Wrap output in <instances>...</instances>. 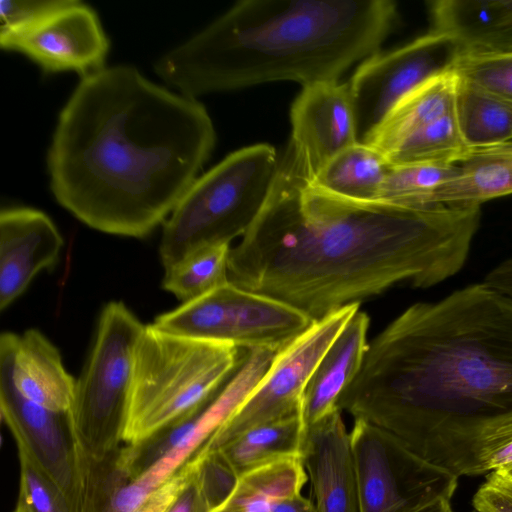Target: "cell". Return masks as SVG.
I'll return each instance as SVG.
<instances>
[{
  "label": "cell",
  "instance_id": "6da1fadb",
  "mask_svg": "<svg viewBox=\"0 0 512 512\" xmlns=\"http://www.w3.org/2000/svg\"><path fill=\"white\" fill-rule=\"evenodd\" d=\"M480 206L405 207L328 193L287 148L268 199L230 249L229 281L314 322L408 283L428 288L464 265Z\"/></svg>",
  "mask_w": 512,
  "mask_h": 512
},
{
  "label": "cell",
  "instance_id": "7a4b0ae2",
  "mask_svg": "<svg viewBox=\"0 0 512 512\" xmlns=\"http://www.w3.org/2000/svg\"><path fill=\"white\" fill-rule=\"evenodd\" d=\"M215 139L196 98L132 66L105 67L82 77L59 114L47 158L50 188L87 226L143 238L170 216Z\"/></svg>",
  "mask_w": 512,
  "mask_h": 512
},
{
  "label": "cell",
  "instance_id": "3957f363",
  "mask_svg": "<svg viewBox=\"0 0 512 512\" xmlns=\"http://www.w3.org/2000/svg\"><path fill=\"white\" fill-rule=\"evenodd\" d=\"M338 408L413 452L438 428L512 416V302L481 283L411 305L368 343Z\"/></svg>",
  "mask_w": 512,
  "mask_h": 512
},
{
  "label": "cell",
  "instance_id": "277c9868",
  "mask_svg": "<svg viewBox=\"0 0 512 512\" xmlns=\"http://www.w3.org/2000/svg\"><path fill=\"white\" fill-rule=\"evenodd\" d=\"M396 18L390 0H244L154 68L192 98L272 81L336 82L379 52Z\"/></svg>",
  "mask_w": 512,
  "mask_h": 512
},
{
  "label": "cell",
  "instance_id": "5b68a950",
  "mask_svg": "<svg viewBox=\"0 0 512 512\" xmlns=\"http://www.w3.org/2000/svg\"><path fill=\"white\" fill-rule=\"evenodd\" d=\"M245 349L145 328L138 340L123 443H137L210 400Z\"/></svg>",
  "mask_w": 512,
  "mask_h": 512
},
{
  "label": "cell",
  "instance_id": "8992f818",
  "mask_svg": "<svg viewBox=\"0 0 512 512\" xmlns=\"http://www.w3.org/2000/svg\"><path fill=\"white\" fill-rule=\"evenodd\" d=\"M279 161L272 146L256 144L197 177L164 222L159 245L164 268L201 248L243 237L268 199Z\"/></svg>",
  "mask_w": 512,
  "mask_h": 512
},
{
  "label": "cell",
  "instance_id": "52a82bcc",
  "mask_svg": "<svg viewBox=\"0 0 512 512\" xmlns=\"http://www.w3.org/2000/svg\"><path fill=\"white\" fill-rule=\"evenodd\" d=\"M144 328L122 302H109L101 311L70 409L77 442L89 458L101 459L123 442L135 350Z\"/></svg>",
  "mask_w": 512,
  "mask_h": 512
},
{
  "label": "cell",
  "instance_id": "ba28073f",
  "mask_svg": "<svg viewBox=\"0 0 512 512\" xmlns=\"http://www.w3.org/2000/svg\"><path fill=\"white\" fill-rule=\"evenodd\" d=\"M314 321L295 308L228 281L212 292L161 314L152 325L162 331L227 343L240 349L278 352Z\"/></svg>",
  "mask_w": 512,
  "mask_h": 512
},
{
  "label": "cell",
  "instance_id": "9c48e42d",
  "mask_svg": "<svg viewBox=\"0 0 512 512\" xmlns=\"http://www.w3.org/2000/svg\"><path fill=\"white\" fill-rule=\"evenodd\" d=\"M350 443L361 512H417L457 488L458 477L364 420H354Z\"/></svg>",
  "mask_w": 512,
  "mask_h": 512
},
{
  "label": "cell",
  "instance_id": "30bf717a",
  "mask_svg": "<svg viewBox=\"0 0 512 512\" xmlns=\"http://www.w3.org/2000/svg\"><path fill=\"white\" fill-rule=\"evenodd\" d=\"M359 307L360 304H351L336 310L278 351L240 408L193 456L216 450L252 427L301 414L302 394L309 378Z\"/></svg>",
  "mask_w": 512,
  "mask_h": 512
},
{
  "label": "cell",
  "instance_id": "8fae6325",
  "mask_svg": "<svg viewBox=\"0 0 512 512\" xmlns=\"http://www.w3.org/2000/svg\"><path fill=\"white\" fill-rule=\"evenodd\" d=\"M16 334L0 338V409L18 452L24 453L81 512L85 455L77 442L70 411H53L21 396L12 381Z\"/></svg>",
  "mask_w": 512,
  "mask_h": 512
},
{
  "label": "cell",
  "instance_id": "7c38bea8",
  "mask_svg": "<svg viewBox=\"0 0 512 512\" xmlns=\"http://www.w3.org/2000/svg\"><path fill=\"white\" fill-rule=\"evenodd\" d=\"M459 46L435 30L364 60L348 83L358 143H365L394 105L429 78L451 69Z\"/></svg>",
  "mask_w": 512,
  "mask_h": 512
},
{
  "label": "cell",
  "instance_id": "4fadbf2b",
  "mask_svg": "<svg viewBox=\"0 0 512 512\" xmlns=\"http://www.w3.org/2000/svg\"><path fill=\"white\" fill-rule=\"evenodd\" d=\"M0 46L26 55L46 72L74 71L86 77L105 68L109 41L96 12L69 0L36 25L0 39Z\"/></svg>",
  "mask_w": 512,
  "mask_h": 512
},
{
  "label": "cell",
  "instance_id": "5bb4252c",
  "mask_svg": "<svg viewBox=\"0 0 512 512\" xmlns=\"http://www.w3.org/2000/svg\"><path fill=\"white\" fill-rule=\"evenodd\" d=\"M290 117L287 148L310 179L338 153L358 143L348 84L319 82L303 87Z\"/></svg>",
  "mask_w": 512,
  "mask_h": 512
},
{
  "label": "cell",
  "instance_id": "9a60e30c",
  "mask_svg": "<svg viewBox=\"0 0 512 512\" xmlns=\"http://www.w3.org/2000/svg\"><path fill=\"white\" fill-rule=\"evenodd\" d=\"M64 241L51 218L29 207L0 213V308L10 306L34 277L57 263Z\"/></svg>",
  "mask_w": 512,
  "mask_h": 512
},
{
  "label": "cell",
  "instance_id": "2e32d148",
  "mask_svg": "<svg viewBox=\"0 0 512 512\" xmlns=\"http://www.w3.org/2000/svg\"><path fill=\"white\" fill-rule=\"evenodd\" d=\"M336 409L306 427L302 463L317 512H361L350 432Z\"/></svg>",
  "mask_w": 512,
  "mask_h": 512
},
{
  "label": "cell",
  "instance_id": "e0dca14e",
  "mask_svg": "<svg viewBox=\"0 0 512 512\" xmlns=\"http://www.w3.org/2000/svg\"><path fill=\"white\" fill-rule=\"evenodd\" d=\"M370 318L358 310L324 353L301 399L305 427L338 408L343 392L359 373L368 348Z\"/></svg>",
  "mask_w": 512,
  "mask_h": 512
},
{
  "label": "cell",
  "instance_id": "ac0fdd59",
  "mask_svg": "<svg viewBox=\"0 0 512 512\" xmlns=\"http://www.w3.org/2000/svg\"><path fill=\"white\" fill-rule=\"evenodd\" d=\"M433 27L451 38L461 54L512 52V0L430 2Z\"/></svg>",
  "mask_w": 512,
  "mask_h": 512
},
{
  "label": "cell",
  "instance_id": "d6986e66",
  "mask_svg": "<svg viewBox=\"0 0 512 512\" xmlns=\"http://www.w3.org/2000/svg\"><path fill=\"white\" fill-rule=\"evenodd\" d=\"M12 381L27 400L53 411H70L76 380L63 366L59 350L38 330L16 336Z\"/></svg>",
  "mask_w": 512,
  "mask_h": 512
},
{
  "label": "cell",
  "instance_id": "ffe728a7",
  "mask_svg": "<svg viewBox=\"0 0 512 512\" xmlns=\"http://www.w3.org/2000/svg\"><path fill=\"white\" fill-rule=\"evenodd\" d=\"M459 77L453 67L402 97L364 144L386 155L404 139L454 110Z\"/></svg>",
  "mask_w": 512,
  "mask_h": 512
},
{
  "label": "cell",
  "instance_id": "44dd1931",
  "mask_svg": "<svg viewBox=\"0 0 512 512\" xmlns=\"http://www.w3.org/2000/svg\"><path fill=\"white\" fill-rule=\"evenodd\" d=\"M512 194V141L472 148L456 173L434 194L432 204L480 206Z\"/></svg>",
  "mask_w": 512,
  "mask_h": 512
},
{
  "label": "cell",
  "instance_id": "7402d4cb",
  "mask_svg": "<svg viewBox=\"0 0 512 512\" xmlns=\"http://www.w3.org/2000/svg\"><path fill=\"white\" fill-rule=\"evenodd\" d=\"M305 433L299 414L252 427L216 450L224 454L240 477L279 460L301 458Z\"/></svg>",
  "mask_w": 512,
  "mask_h": 512
},
{
  "label": "cell",
  "instance_id": "603a6c76",
  "mask_svg": "<svg viewBox=\"0 0 512 512\" xmlns=\"http://www.w3.org/2000/svg\"><path fill=\"white\" fill-rule=\"evenodd\" d=\"M392 165L376 148L356 143L333 157L310 182L347 199L378 201L381 187Z\"/></svg>",
  "mask_w": 512,
  "mask_h": 512
},
{
  "label": "cell",
  "instance_id": "cb8c5ba5",
  "mask_svg": "<svg viewBox=\"0 0 512 512\" xmlns=\"http://www.w3.org/2000/svg\"><path fill=\"white\" fill-rule=\"evenodd\" d=\"M120 447L101 459L84 454L81 512H132L154 491L131 477L121 460Z\"/></svg>",
  "mask_w": 512,
  "mask_h": 512
},
{
  "label": "cell",
  "instance_id": "d4e9b609",
  "mask_svg": "<svg viewBox=\"0 0 512 512\" xmlns=\"http://www.w3.org/2000/svg\"><path fill=\"white\" fill-rule=\"evenodd\" d=\"M454 113L471 149L512 141V102L487 93L460 77Z\"/></svg>",
  "mask_w": 512,
  "mask_h": 512
},
{
  "label": "cell",
  "instance_id": "484cf974",
  "mask_svg": "<svg viewBox=\"0 0 512 512\" xmlns=\"http://www.w3.org/2000/svg\"><path fill=\"white\" fill-rule=\"evenodd\" d=\"M306 480L301 458L270 463L240 476L230 497L212 512H273L277 499L301 493Z\"/></svg>",
  "mask_w": 512,
  "mask_h": 512
},
{
  "label": "cell",
  "instance_id": "4316f807",
  "mask_svg": "<svg viewBox=\"0 0 512 512\" xmlns=\"http://www.w3.org/2000/svg\"><path fill=\"white\" fill-rule=\"evenodd\" d=\"M471 148L459 129L454 110L410 135L385 156L391 165H458Z\"/></svg>",
  "mask_w": 512,
  "mask_h": 512
},
{
  "label": "cell",
  "instance_id": "83f0119b",
  "mask_svg": "<svg viewBox=\"0 0 512 512\" xmlns=\"http://www.w3.org/2000/svg\"><path fill=\"white\" fill-rule=\"evenodd\" d=\"M230 249L229 244H221L196 250L165 269L163 289L186 303L224 285L229 281Z\"/></svg>",
  "mask_w": 512,
  "mask_h": 512
},
{
  "label": "cell",
  "instance_id": "f1b7e54d",
  "mask_svg": "<svg viewBox=\"0 0 512 512\" xmlns=\"http://www.w3.org/2000/svg\"><path fill=\"white\" fill-rule=\"evenodd\" d=\"M457 171V165H392L378 201L405 207L431 206L436 191Z\"/></svg>",
  "mask_w": 512,
  "mask_h": 512
},
{
  "label": "cell",
  "instance_id": "f546056e",
  "mask_svg": "<svg viewBox=\"0 0 512 512\" xmlns=\"http://www.w3.org/2000/svg\"><path fill=\"white\" fill-rule=\"evenodd\" d=\"M453 69L461 79L512 102V52L461 54Z\"/></svg>",
  "mask_w": 512,
  "mask_h": 512
},
{
  "label": "cell",
  "instance_id": "4dcf8cb0",
  "mask_svg": "<svg viewBox=\"0 0 512 512\" xmlns=\"http://www.w3.org/2000/svg\"><path fill=\"white\" fill-rule=\"evenodd\" d=\"M210 512L220 507L232 494L239 475L220 450L195 455L187 461Z\"/></svg>",
  "mask_w": 512,
  "mask_h": 512
},
{
  "label": "cell",
  "instance_id": "1f68e13d",
  "mask_svg": "<svg viewBox=\"0 0 512 512\" xmlns=\"http://www.w3.org/2000/svg\"><path fill=\"white\" fill-rule=\"evenodd\" d=\"M20 463L17 503L27 512H75L59 488L24 453Z\"/></svg>",
  "mask_w": 512,
  "mask_h": 512
},
{
  "label": "cell",
  "instance_id": "d6a6232c",
  "mask_svg": "<svg viewBox=\"0 0 512 512\" xmlns=\"http://www.w3.org/2000/svg\"><path fill=\"white\" fill-rule=\"evenodd\" d=\"M69 0H1L0 39L15 35L36 25Z\"/></svg>",
  "mask_w": 512,
  "mask_h": 512
},
{
  "label": "cell",
  "instance_id": "836d02e7",
  "mask_svg": "<svg viewBox=\"0 0 512 512\" xmlns=\"http://www.w3.org/2000/svg\"><path fill=\"white\" fill-rule=\"evenodd\" d=\"M472 503L479 512H512V480L496 471L489 473Z\"/></svg>",
  "mask_w": 512,
  "mask_h": 512
},
{
  "label": "cell",
  "instance_id": "e575fe53",
  "mask_svg": "<svg viewBox=\"0 0 512 512\" xmlns=\"http://www.w3.org/2000/svg\"><path fill=\"white\" fill-rule=\"evenodd\" d=\"M191 477L192 467L186 462L132 512H166L187 486Z\"/></svg>",
  "mask_w": 512,
  "mask_h": 512
},
{
  "label": "cell",
  "instance_id": "d590c367",
  "mask_svg": "<svg viewBox=\"0 0 512 512\" xmlns=\"http://www.w3.org/2000/svg\"><path fill=\"white\" fill-rule=\"evenodd\" d=\"M166 512H210L193 476Z\"/></svg>",
  "mask_w": 512,
  "mask_h": 512
},
{
  "label": "cell",
  "instance_id": "8d00e7d4",
  "mask_svg": "<svg viewBox=\"0 0 512 512\" xmlns=\"http://www.w3.org/2000/svg\"><path fill=\"white\" fill-rule=\"evenodd\" d=\"M483 283L512 302V258L492 269Z\"/></svg>",
  "mask_w": 512,
  "mask_h": 512
},
{
  "label": "cell",
  "instance_id": "74e56055",
  "mask_svg": "<svg viewBox=\"0 0 512 512\" xmlns=\"http://www.w3.org/2000/svg\"><path fill=\"white\" fill-rule=\"evenodd\" d=\"M273 512H317L315 504L308 498L295 493L277 499Z\"/></svg>",
  "mask_w": 512,
  "mask_h": 512
},
{
  "label": "cell",
  "instance_id": "f35d334b",
  "mask_svg": "<svg viewBox=\"0 0 512 512\" xmlns=\"http://www.w3.org/2000/svg\"><path fill=\"white\" fill-rule=\"evenodd\" d=\"M417 512H453L451 507V500L446 499L430 505Z\"/></svg>",
  "mask_w": 512,
  "mask_h": 512
},
{
  "label": "cell",
  "instance_id": "ab89813d",
  "mask_svg": "<svg viewBox=\"0 0 512 512\" xmlns=\"http://www.w3.org/2000/svg\"><path fill=\"white\" fill-rule=\"evenodd\" d=\"M495 471L498 472L503 477L512 480V463L507 464V465H505V466H503V467H501V468H499V469H497Z\"/></svg>",
  "mask_w": 512,
  "mask_h": 512
},
{
  "label": "cell",
  "instance_id": "60d3db41",
  "mask_svg": "<svg viewBox=\"0 0 512 512\" xmlns=\"http://www.w3.org/2000/svg\"><path fill=\"white\" fill-rule=\"evenodd\" d=\"M13 512H27L26 509L20 505L19 503H17L15 509L13 510Z\"/></svg>",
  "mask_w": 512,
  "mask_h": 512
},
{
  "label": "cell",
  "instance_id": "b9f144b4",
  "mask_svg": "<svg viewBox=\"0 0 512 512\" xmlns=\"http://www.w3.org/2000/svg\"><path fill=\"white\" fill-rule=\"evenodd\" d=\"M473 512H479V511H477V510H474Z\"/></svg>",
  "mask_w": 512,
  "mask_h": 512
}]
</instances>
